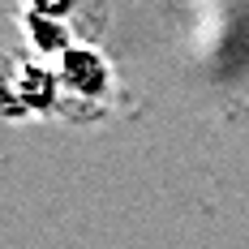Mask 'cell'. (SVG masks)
Segmentation results:
<instances>
[{"label":"cell","mask_w":249,"mask_h":249,"mask_svg":"<svg viewBox=\"0 0 249 249\" xmlns=\"http://www.w3.org/2000/svg\"><path fill=\"white\" fill-rule=\"evenodd\" d=\"M22 30L30 39V48L39 56H52V60H60L65 52L77 48L73 9H60V4H30V9H22Z\"/></svg>","instance_id":"3"},{"label":"cell","mask_w":249,"mask_h":249,"mask_svg":"<svg viewBox=\"0 0 249 249\" xmlns=\"http://www.w3.org/2000/svg\"><path fill=\"white\" fill-rule=\"evenodd\" d=\"M60 103V82H56V69H43L39 60H26V65H13V60H0V112H52Z\"/></svg>","instance_id":"1"},{"label":"cell","mask_w":249,"mask_h":249,"mask_svg":"<svg viewBox=\"0 0 249 249\" xmlns=\"http://www.w3.org/2000/svg\"><path fill=\"white\" fill-rule=\"evenodd\" d=\"M56 82H60V95H69V99L103 103L112 95V65L99 48L77 43L73 52H65L56 60Z\"/></svg>","instance_id":"2"}]
</instances>
